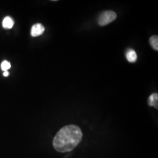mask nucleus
<instances>
[{"mask_svg": "<svg viewBox=\"0 0 158 158\" xmlns=\"http://www.w3.org/2000/svg\"><path fill=\"white\" fill-rule=\"evenodd\" d=\"M117 18V14L112 11L103 12L98 18V23L100 26H105L112 23Z\"/></svg>", "mask_w": 158, "mask_h": 158, "instance_id": "obj_2", "label": "nucleus"}, {"mask_svg": "<svg viewBox=\"0 0 158 158\" xmlns=\"http://www.w3.org/2000/svg\"><path fill=\"white\" fill-rule=\"evenodd\" d=\"M9 72H8V71H5L4 72V73H3V75H4V76H5V77H7V76H9Z\"/></svg>", "mask_w": 158, "mask_h": 158, "instance_id": "obj_9", "label": "nucleus"}, {"mask_svg": "<svg viewBox=\"0 0 158 158\" xmlns=\"http://www.w3.org/2000/svg\"><path fill=\"white\" fill-rule=\"evenodd\" d=\"M14 21L11 17H6L2 21V26L4 28L11 29L14 25Z\"/></svg>", "mask_w": 158, "mask_h": 158, "instance_id": "obj_6", "label": "nucleus"}, {"mask_svg": "<svg viewBox=\"0 0 158 158\" xmlns=\"http://www.w3.org/2000/svg\"><path fill=\"white\" fill-rule=\"evenodd\" d=\"M45 28L41 23H36L31 28V34L32 36L36 37L44 34Z\"/></svg>", "mask_w": 158, "mask_h": 158, "instance_id": "obj_3", "label": "nucleus"}, {"mask_svg": "<svg viewBox=\"0 0 158 158\" xmlns=\"http://www.w3.org/2000/svg\"><path fill=\"white\" fill-rule=\"evenodd\" d=\"M149 43L154 50L158 51V36L157 35H153L149 39Z\"/></svg>", "mask_w": 158, "mask_h": 158, "instance_id": "obj_7", "label": "nucleus"}, {"mask_svg": "<svg viewBox=\"0 0 158 158\" xmlns=\"http://www.w3.org/2000/svg\"><path fill=\"white\" fill-rule=\"evenodd\" d=\"M126 57L127 60L131 63L135 62L137 59V55L135 51L133 49H128L126 53Z\"/></svg>", "mask_w": 158, "mask_h": 158, "instance_id": "obj_5", "label": "nucleus"}, {"mask_svg": "<svg viewBox=\"0 0 158 158\" xmlns=\"http://www.w3.org/2000/svg\"><path fill=\"white\" fill-rule=\"evenodd\" d=\"M83 134L79 127L75 125H66L59 130L53 141V145L57 152H70L81 141Z\"/></svg>", "mask_w": 158, "mask_h": 158, "instance_id": "obj_1", "label": "nucleus"}, {"mask_svg": "<svg viewBox=\"0 0 158 158\" xmlns=\"http://www.w3.org/2000/svg\"><path fill=\"white\" fill-rule=\"evenodd\" d=\"M11 68V64L6 60H4L1 64V68L3 71H7L10 68Z\"/></svg>", "mask_w": 158, "mask_h": 158, "instance_id": "obj_8", "label": "nucleus"}, {"mask_svg": "<svg viewBox=\"0 0 158 158\" xmlns=\"http://www.w3.org/2000/svg\"><path fill=\"white\" fill-rule=\"evenodd\" d=\"M148 104L151 107H154L156 109H158V94L153 93L149 96L148 98Z\"/></svg>", "mask_w": 158, "mask_h": 158, "instance_id": "obj_4", "label": "nucleus"}]
</instances>
